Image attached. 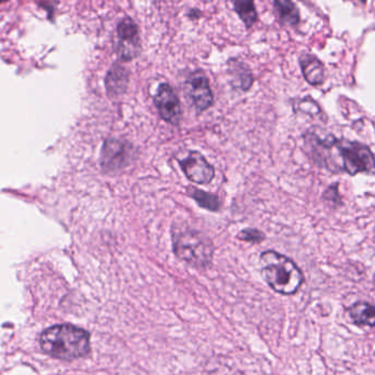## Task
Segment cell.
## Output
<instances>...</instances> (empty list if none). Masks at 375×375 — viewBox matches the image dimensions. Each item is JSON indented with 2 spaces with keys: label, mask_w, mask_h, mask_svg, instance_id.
Listing matches in <instances>:
<instances>
[{
  "label": "cell",
  "mask_w": 375,
  "mask_h": 375,
  "mask_svg": "<svg viewBox=\"0 0 375 375\" xmlns=\"http://www.w3.org/2000/svg\"><path fill=\"white\" fill-rule=\"evenodd\" d=\"M154 104L162 120L173 125L180 123V102L171 85L166 83L160 85L154 96Z\"/></svg>",
  "instance_id": "ba28073f"
},
{
  "label": "cell",
  "mask_w": 375,
  "mask_h": 375,
  "mask_svg": "<svg viewBox=\"0 0 375 375\" xmlns=\"http://www.w3.org/2000/svg\"><path fill=\"white\" fill-rule=\"evenodd\" d=\"M304 141L307 154L320 167L337 171V160L340 158V171L352 176L360 173L375 175L374 155L363 144L335 137L323 141L314 134H307Z\"/></svg>",
  "instance_id": "6da1fadb"
},
{
  "label": "cell",
  "mask_w": 375,
  "mask_h": 375,
  "mask_svg": "<svg viewBox=\"0 0 375 375\" xmlns=\"http://www.w3.org/2000/svg\"><path fill=\"white\" fill-rule=\"evenodd\" d=\"M113 51L122 63H130L142 55L143 44L140 27L130 16L123 17L117 22Z\"/></svg>",
  "instance_id": "5b68a950"
},
{
  "label": "cell",
  "mask_w": 375,
  "mask_h": 375,
  "mask_svg": "<svg viewBox=\"0 0 375 375\" xmlns=\"http://www.w3.org/2000/svg\"><path fill=\"white\" fill-rule=\"evenodd\" d=\"M191 198L199 203L200 206L206 209L209 211H218L221 208V202L216 195H211L202 190L192 189L190 191Z\"/></svg>",
  "instance_id": "2e32d148"
},
{
  "label": "cell",
  "mask_w": 375,
  "mask_h": 375,
  "mask_svg": "<svg viewBox=\"0 0 375 375\" xmlns=\"http://www.w3.org/2000/svg\"><path fill=\"white\" fill-rule=\"evenodd\" d=\"M173 251L180 260L195 268L209 266L213 258V244L203 233L193 229L173 232Z\"/></svg>",
  "instance_id": "277c9868"
},
{
  "label": "cell",
  "mask_w": 375,
  "mask_h": 375,
  "mask_svg": "<svg viewBox=\"0 0 375 375\" xmlns=\"http://www.w3.org/2000/svg\"><path fill=\"white\" fill-rule=\"evenodd\" d=\"M130 83V70L123 66L120 61H115L108 70L104 79L106 90L111 98L122 96L128 90Z\"/></svg>",
  "instance_id": "30bf717a"
},
{
  "label": "cell",
  "mask_w": 375,
  "mask_h": 375,
  "mask_svg": "<svg viewBox=\"0 0 375 375\" xmlns=\"http://www.w3.org/2000/svg\"><path fill=\"white\" fill-rule=\"evenodd\" d=\"M349 314L354 324L375 327V304L358 302L349 309Z\"/></svg>",
  "instance_id": "5bb4252c"
},
{
  "label": "cell",
  "mask_w": 375,
  "mask_h": 375,
  "mask_svg": "<svg viewBox=\"0 0 375 375\" xmlns=\"http://www.w3.org/2000/svg\"><path fill=\"white\" fill-rule=\"evenodd\" d=\"M273 8L282 26L296 27L300 23V11L292 0H273Z\"/></svg>",
  "instance_id": "7c38bea8"
},
{
  "label": "cell",
  "mask_w": 375,
  "mask_h": 375,
  "mask_svg": "<svg viewBox=\"0 0 375 375\" xmlns=\"http://www.w3.org/2000/svg\"><path fill=\"white\" fill-rule=\"evenodd\" d=\"M300 110L307 113H318L320 108L311 99H304L300 104Z\"/></svg>",
  "instance_id": "ac0fdd59"
},
{
  "label": "cell",
  "mask_w": 375,
  "mask_h": 375,
  "mask_svg": "<svg viewBox=\"0 0 375 375\" xmlns=\"http://www.w3.org/2000/svg\"><path fill=\"white\" fill-rule=\"evenodd\" d=\"M6 1H8V0H0V5H1V3H6Z\"/></svg>",
  "instance_id": "ffe728a7"
},
{
  "label": "cell",
  "mask_w": 375,
  "mask_h": 375,
  "mask_svg": "<svg viewBox=\"0 0 375 375\" xmlns=\"http://www.w3.org/2000/svg\"><path fill=\"white\" fill-rule=\"evenodd\" d=\"M202 17V11L200 10L199 8H190L189 10L186 11V18L190 19L192 21H197Z\"/></svg>",
  "instance_id": "d6986e66"
},
{
  "label": "cell",
  "mask_w": 375,
  "mask_h": 375,
  "mask_svg": "<svg viewBox=\"0 0 375 375\" xmlns=\"http://www.w3.org/2000/svg\"><path fill=\"white\" fill-rule=\"evenodd\" d=\"M132 147L128 143L120 140L109 139L102 147V169L107 173H115L121 171L130 162Z\"/></svg>",
  "instance_id": "52a82bcc"
},
{
  "label": "cell",
  "mask_w": 375,
  "mask_h": 375,
  "mask_svg": "<svg viewBox=\"0 0 375 375\" xmlns=\"http://www.w3.org/2000/svg\"><path fill=\"white\" fill-rule=\"evenodd\" d=\"M260 262L265 281L276 292L291 296L303 285L304 277L301 270L285 256L269 250L261 255Z\"/></svg>",
  "instance_id": "3957f363"
},
{
  "label": "cell",
  "mask_w": 375,
  "mask_h": 375,
  "mask_svg": "<svg viewBox=\"0 0 375 375\" xmlns=\"http://www.w3.org/2000/svg\"><path fill=\"white\" fill-rule=\"evenodd\" d=\"M41 348L51 357L72 360L83 358L90 352V336L74 325H56L43 331Z\"/></svg>",
  "instance_id": "7a4b0ae2"
},
{
  "label": "cell",
  "mask_w": 375,
  "mask_h": 375,
  "mask_svg": "<svg viewBox=\"0 0 375 375\" xmlns=\"http://www.w3.org/2000/svg\"><path fill=\"white\" fill-rule=\"evenodd\" d=\"M184 89L186 98L189 99L198 112L209 109L213 104L210 80L202 70H197L188 75Z\"/></svg>",
  "instance_id": "8992f818"
},
{
  "label": "cell",
  "mask_w": 375,
  "mask_h": 375,
  "mask_svg": "<svg viewBox=\"0 0 375 375\" xmlns=\"http://www.w3.org/2000/svg\"><path fill=\"white\" fill-rule=\"evenodd\" d=\"M360 1H361V3H365V1H367V0H360Z\"/></svg>",
  "instance_id": "44dd1931"
},
{
  "label": "cell",
  "mask_w": 375,
  "mask_h": 375,
  "mask_svg": "<svg viewBox=\"0 0 375 375\" xmlns=\"http://www.w3.org/2000/svg\"><path fill=\"white\" fill-rule=\"evenodd\" d=\"M231 3L238 18L245 24L246 29H251L258 21L255 0H231Z\"/></svg>",
  "instance_id": "9a60e30c"
},
{
  "label": "cell",
  "mask_w": 375,
  "mask_h": 375,
  "mask_svg": "<svg viewBox=\"0 0 375 375\" xmlns=\"http://www.w3.org/2000/svg\"><path fill=\"white\" fill-rule=\"evenodd\" d=\"M238 238L244 240V242L258 244V242H264L265 235L260 231H258V229H247L240 232V234L238 235Z\"/></svg>",
  "instance_id": "e0dca14e"
},
{
  "label": "cell",
  "mask_w": 375,
  "mask_h": 375,
  "mask_svg": "<svg viewBox=\"0 0 375 375\" xmlns=\"http://www.w3.org/2000/svg\"><path fill=\"white\" fill-rule=\"evenodd\" d=\"M229 73L233 78V85L247 91L253 86V75L247 65L237 59H229Z\"/></svg>",
  "instance_id": "4fadbf2b"
},
{
  "label": "cell",
  "mask_w": 375,
  "mask_h": 375,
  "mask_svg": "<svg viewBox=\"0 0 375 375\" xmlns=\"http://www.w3.org/2000/svg\"><path fill=\"white\" fill-rule=\"evenodd\" d=\"M179 165L186 178L198 184H209L215 175L213 166H211L199 152H188L186 157L179 160Z\"/></svg>",
  "instance_id": "9c48e42d"
},
{
  "label": "cell",
  "mask_w": 375,
  "mask_h": 375,
  "mask_svg": "<svg viewBox=\"0 0 375 375\" xmlns=\"http://www.w3.org/2000/svg\"><path fill=\"white\" fill-rule=\"evenodd\" d=\"M300 64H301L304 78L307 83L313 86L323 84L325 77V68L320 59L311 54H303L300 57Z\"/></svg>",
  "instance_id": "8fae6325"
}]
</instances>
